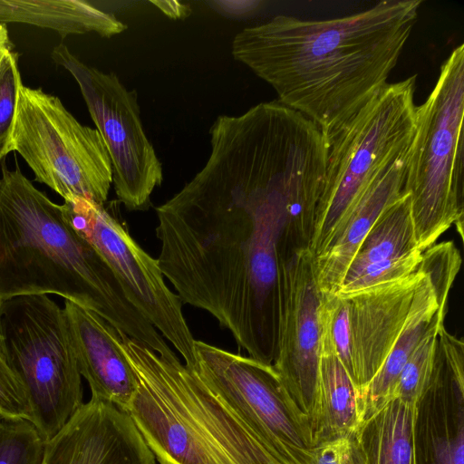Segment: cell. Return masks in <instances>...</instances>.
<instances>
[{
	"label": "cell",
	"instance_id": "7c38bea8",
	"mask_svg": "<svg viewBox=\"0 0 464 464\" xmlns=\"http://www.w3.org/2000/svg\"><path fill=\"white\" fill-rule=\"evenodd\" d=\"M282 297L277 351L273 366L297 407L310 421L320 357L318 308L322 293L313 256L302 245L288 244L282 256Z\"/></svg>",
	"mask_w": 464,
	"mask_h": 464
},
{
	"label": "cell",
	"instance_id": "cb8c5ba5",
	"mask_svg": "<svg viewBox=\"0 0 464 464\" xmlns=\"http://www.w3.org/2000/svg\"><path fill=\"white\" fill-rule=\"evenodd\" d=\"M439 325L430 330L404 364L392 398L418 403L429 386L432 373Z\"/></svg>",
	"mask_w": 464,
	"mask_h": 464
},
{
	"label": "cell",
	"instance_id": "4316f807",
	"mask_svg": "<svg viewBox=\"0 0 464 464\" xmlns=\"http://www.w3.org/2000/svg\"><path fill=\"white\" fill-rule=\"evenodd\" d=\"M421 259L422 251L414 249L396 257L372 263L353 278L343 281L334 295L344 297L375 285L405 277L419 269Z\"/></svg>",
	"mask_w": 464,
	"mask_h": 464
},
{
	"label": "cell",
	"instance_id": "277c9868",
	"mask_svg": "<svg viewBox=\"0 0 464 464\" xmlns=\"http://www.w3.org/2000/svg\"><path fill=\"white\" fill-rule=\"evenodd\" d=\"M119 333L137 377L126 412L158 461L276 464L193 368Z\"/></svg>",
	"mask_w": 464,
	"mask_h": 464
},
{
	"label": "cell",
	"instance_id": "3957f363",
	"mask_svg": "<svg viewBox=\"0 0 464 464\" xmlns=\"http://www.w3.org/2000/svg\"><path fill=\"white\" fill-rule=\"evenodd\" d=\"M58 295L102 317L154 352L174 353L128 300L112 270L53 202L3 163L0 179V301Z\"/></svg>",
	"mask_w": 464,
	"mask_h": 464
},
{
	"label": "cell",
	"instance_id": "9c48e42d",
	"mask_svg": "<svg viewBox=\"0 0 464 464\" xmlns=\"http://www.w3.org/2000/svg\"><path fill=\"white\" fill-rule=\"evenodd\" d=\"M192 367L238 417L276 464H310L314 448L308 417L273 364L195 340Z\"/></svg>",
	"mask_w": 464,
	"mask_h": 464
},
{
	"label": "cell",
	"instance_id": "8992f818",
	"mask_svg": "<svg viewBox=\"0 0 464 464\" xmlns=\"http://www.w3.org/2000/svg\"><path fill=\"white\" fill-rule=\"evenodd\" d=\"M416 75L387 83L329 141L323 192L305 247L322 254L370 183L406 151L416 129Z\"/></svg>",
	"mask_w": 464,
	"mask_h": 464
},
{
	"label": "cell",
	"instance_id": "9a60e30c",
	"mask_svg": "<svg viewBox=\"0 0 464 464\" xmlns=\"http://www.w3.org/2000/svg\"><path fill=\"white\" fill-rule=\"evenodd\" d=\"M423 276L419 266L405 277L344 296L350 304L355 385L359 393L381 369L397 341Z\"/></svg>",
	"mask_w": 464,
	"mask_h": 464
},
{
	"label": "cell",
	"instance_id": "ac0fdd59",
	"mask_svg": "<svg viewBox=\"0 0 464 464\" xmlns=\"http://www.w3.org/2000/svg\"><path fill=\"white\" fill-rule=\"evenodd\" d=\"M446 312L440 308L432 284L424 273L397 341L381 369L359 393L361 419L392 398L410 355L430 330L444 324Z\"/></svg>",
	"mask_w": 464,
	"mask_h": 464
},
{
	"label": "cell",
	"instance_id": "6da1fadb",
	"mask_svg": "<svg viewBox=\"0 0 464 464\" xmlns=\"http://www.w3.org/2000/svg\"><path fill=\"white\" fill-rule=\"evenodd\" d=\"M209 135L205 165L156 208L157 259L183 303L273 364L288 228L317 206L327 144L304 119L262 105L219 115Z\"/></svg>",
	"mask_w": 464,
	"mask_h": 464
},
{
	"label": "cell",
	"instance_id": "2e32d148",
	"mask_svg": "<svg viewBox=\"0 0 464 464\" xmlns=\"http://www.w3.org/2000/svg\"><path fill=\"white\" fill-rule=\"evenodd\" d=\"M79 372L92 399L127 411L137 389L136 374L118 330L94 312L65 300L63 308Z\"/></svg>",
	"mask_w": 464,
	"mask_h": 464
},
{
	"label": "cell",
	"instance_id": "d6986e66",
	"mask_svg": "<svg viewBox=\"0 0 464 464\" xmlns=\"http://www.w3.org/2000/svg\"><path fill=\"white\" fill-rule=\"evenodd\" d=\"M417 404L392 398L351 432L363 464H417Z\"/></svg>",
	"mask_w": 464,
	"mask_h": 464
},
{
	"label": "cell",
	"instance_id": "d4e9b609",
	"mask_svg": "<svg viewBox=\"0 0 464 464\" xmlns=\"http://www.w3.org/2000/svg\"><path fill=\"white\" fill-rule=\"evenodd\" d=\"M44 446L31 421L0 416V464H41Z\"/></svg>",
	"mask_w": 464,
	"mask_h": 464
},
{
	"label": "cell",
	"instance_id": "44dd1931",
	"mask_svg": "<svg viewBox=\"0 0 464 464\" xmlns=\"http://www.w3.org/2000/svg\"><path fill=\"white\" fill-rule=\"evenodd\" d=\"M360 420L357 387L334 352L320 343L316 392L310 417L314 446L350 434Z\"/></svg>",
	"mask_w": 464,
	"mask_h": 464
},
{
	"label": "cell",
	"instance_id": "484cf974",
	"mask_svg": "<svg viewBox=\"0 0 464 464\" xmlns=\"http://www.w3.org/2000/svg\"><path fill=\"white\" fill-rule=\"evenodd\" d=\"M460 266L461 256L453 241L434 244L422 252L420 268L429 276L442 309H447L450 290Z\"/></svg>",
	"mask_w": 464,
	"mask_h": 464
},
{
	"label": "cell",
	"instance_id": "d6a6232c",
	"mask_svg": "<svg viewBox=\"0 0 464 464\" xmlns=\"http://www.w3.org/2000/svg\"><path fill=\"white\" fill-rule=\"evenodd\" d=\"M159 462H160V464H174V463H171V462L167 461V460H160Z\"/></svg>",
	"mask_w": 464,
	"mask_h": 464
},
{
	"label": "cell",
	"instance_id": "7a4b0ae2",
	"mask_svg": "<svg viewBox=\"0 0 464 464\" xmlns=\"http://www.w3.org/2000/svg\"><path fill=\"white\" fill-rule=\"evenodd\" d=\"M421 0H384L350 15L279 14L233 38L234 59L266 82L284 105L314 121L327 143L388 82Z\"/></svg>",
	"mask_w": 464,
	"mask_h": 464
},
{
	"label": "cell",
	"instance_id": "30bf717a",
	"mask_svg": "<svg viewBox=\"0 0 464 464\" xmlns=\"http://www.w3.org/2000/svg\"><path fill=\"white\" fill-rule=\"evenodd\" d=\"M51 56L74 78L105 142L118 200L130 211L147 209L154 188L163 181V169L145 132L136 91L114 72L85 64L63 44Z\"/></svg>",
	"mask_w": 464,
	"mask_h": 464
},
{
	"label": "cell",
	"instance_id": "1f68e13d",
	"mask_svg": "<svg viewBox=\"0 0 464 464\" xmlns=\"http://www.w3.org/2000/svg\"><path fill=\"white\" fill-rule=\"evenodd\" d=\"M10 51H13V44L5 24H0V62Z\"/></svg>",
	"mask_w": 464,
	"mask_h": 464
},
{
	"label": "cell",
	"instance_id": "5b68a950",
	"mask_svg": "<svg viewBox=\"0 0 464 464\" xmlns=\"http://www.w3.org/2000/svg\"><path fill=\"white\" fill-rule=\"evenodd\" d=\"M464 45L441 64L427 100L416 107L404 192L409 195L418 249L424 251L454 226L463 239Z\"/></svg>",
	"mask_w": 464,
	"mask_h": 464
},
{
	"label": "cell",
	"instance_id": "7402d4cb",
	"mask_svg": "<svg viewBox=\"0 0 464 464\" xmlns=\"http://www.w3.org/2000/svg\"><path fill=\"white\" fill-rule=\"evenodd\" d=\"M414 249L418 247L411 202L409 195L404 194L372 227L353 256L343 281L353 278L372 263L396 257Z\"/></svg>",
	"mask_w": 464,
	"mask_h": 464
},
{
	"label": "cell",
	"instance_id": "f546056e",
	"mask_svg": "<svg viewBox=\"0 0 464 464\" xmlns=\"http://www.w3.org/2000/svg\"><path fill=\"white\" fill-rule=\"evenodd\" d=\"M310 464H363L352 433L314 446Z\"/></svg>",
	"mask_w": 464,
	"mask_h": 464
},
{
	"label": "cell",
	"instance_id": "e0dca14e",
	"mask_svg": "<svg viewBox=\"0 0 464 464\" xmlns=\"http://www.w3.org/2000/svg\"><path fill=\"white\" fill-rule=\"evenodd\" d=\"M409 149L367 187L326 249L313 258L316 285L323 295H334L362 240L379 217L404 194Z\"/></svg>",
	"mask_w": 464,
	"mask_h": 464
},
{
	"label": "cell",
	"instance_id": "ffe728a7",
	"mask_svg": "<svg viewBox=\"0 0 464 464\" xmlns=\"http://www.w3.org/2000/svg\"><path fill=\"white\" fill-rule=\"evenodd\" d=\"M31 24L69 34L94 33L111 38L127 25L113 14L82 0H0V24Z\"/></svg>",
	"mask_w": 464,
	"mask_h": 464
},
{
	"label": "cell",
	"instance_id": "4dcf8cb0",
	"mask_svg": "<svg viewBox=\"0 0 464 464\" xmlns=\"http://www.w3.org/2000/svg\"><path fill=\"white\" fill-rule=\"evenodd\" d=\"M158 9H160L165 15L171 19H182L188 17L191 13V8L188 5L183 4L179 1H150Z\"/></svg>",
	"mask_w": 464,
	"mask_h": 464
},
{
	"label": "cell",
	"instance_id": "5bb4252c",
	"mask_svg": "<svg viewBox=\"0 0 464 464\" xmlns=\"http://www.w3.org/2000/svg\"><path fill=\"white\" fill-rule=\"evenodd\" d=\"M41 464H156L130 416L92 399L51 440Z\"/></svg>",
	"mask_w": 464,
	"mask_h": 464
},
{
	"label": "cell",
	"instance_id": "83f0119b",
	"mask_svg": "<svg viewBox=\"0 0 464 464\" xmlns=\"http://www.w3.org/2000/svg\"><path fill=\"white\" fill-rule=\"evenodd\" d=\"M22 85L18 54L13 50L0 62V160L12 151V132Z\"/></svg>",
	"mask_w": 464,
	"mask_h": 464
},
{
	"label": "cell",
	"instance_id": "4fadbf2b",
	"mask_svg": "<svg viewBox=\"0 0 464 464\" xmlns=\"http://www.w3.org/2000/svg\"><path fill=\"white\" fill-rule=\"evenodd\" d=\"M417 464H464V343L441 326L429 386L417 403Z\"/></svg>",
	"mask_w": 464,
	"mask_h": 464
},
{
	"label": "cell",
	"instance_id": "8fae6325",
	"mask_svg": "<svg viewBox=\"0 0 464 464\" xmlns=\"http://www.w3.org/2000/svg\"><path fill=\"white\" fill-rule=\"evenodd\" d=\"M62 207L73 227L109 265L128 300L192 368L195 339L183 315L182 301L167 286L158 259L139 246L105 204L72 198Z\"/></svg>",
	"mask_w": 464,
	"mask_h": 464
},
{
	"label": "cell",
	"instance_id": "f1b7e54d",
	"mask_svg": "<svg viewBox=\"0 0 464 464\" xmlns=\"http://www.w3.org/2000/svg\"><path fill=\"white\" fill-rule=\"evenodd\" d=\"M0 416L32 422V411L25 389L13 369L0 338Z\"/></svg>",
	"mask_w": 464,
	"mask_h": 464
},
{
	"label": "cell",
	"instance_id": "603a6c76",
	"mask_svg": "<svg viewBox=\"0 0 464 464\" xmlns=\"http://www.w3.org/2000/svg\"><path fill=\"white\" fill-rule=\"evenodd\" d=\"M318 319L320 343L334 352L355 384L349 300L322 294Z\"/></svg>",
	"mask_w": 464,
	"mask_h": 464
},
{
	"label": "cell",
	"instance_id": "ba28073f",
	"mask_svg": "<svg viewBox=\"0 0 464 464\" xmlns=\"http://www.w3.org/2000/svg\"><path fill=\"white\" fill-rule=\"evenodd\" d=\"M11 150L22 156L35 180L64 200L106 203L112 169L105 142L96 128L78 121L58 97L21 86Z\"/></svg>",
	"mask_w": 464,
	"mask_h": 464
},
{
	"label": "cell",
	"instance_id": "52a82bcc",
	"mask_svg": "<svg viewBox=\"0 0 464 464\" xmlns=\"http://www.w3.org/2000/svg\"><path fill=\"white\" fill-rule=\"evenodd\" d=\"M0 338L44 441L82 406V375L63 309L47 295L0 301Z\"/></svg>",
	"mask_w": 464,
	"mask_h": 464
}]
</instances>
